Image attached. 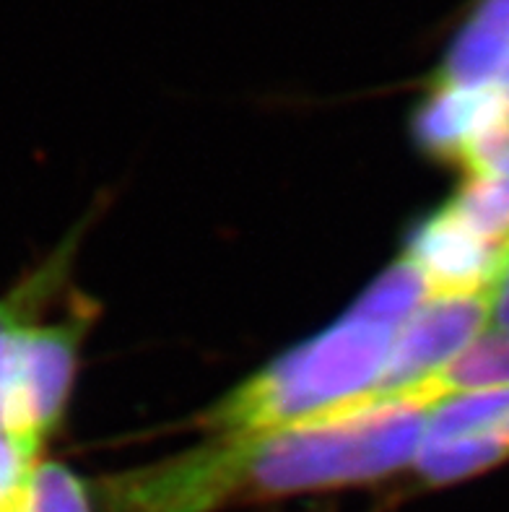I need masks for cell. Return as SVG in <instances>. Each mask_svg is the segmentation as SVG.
Wrapping results in <instances>:
<instances>
[{
    "instance_id": "1",
    "label": "cell",
    "mask_w": 509,
    "mask_h": 512,
    "mask_svg": "<svg viewBox=\"0 0 509 512\" xmlns=\"http://www.w3.org/2000/svg\"><path fill=\"white\" fill-rule=\"evenodd\" d=\"M432 406L356 403L348 411L258 435H229L104 481L110 512H216L260 497L341 487L416 461Z\"/></svg>"
},
{
    "instance_id": "2",
    "label": "cell",
    "mask_w": 509,
    "mask_h": 512,
    "mask_svg": "<svg viewBox=\"0 0 509 512\" xmlns=\"http://www.w3.org/2000/svg\"><path fill=\"white\" fill-rule=\"evenodd\" d=\"M398 328L351 310L341 323L265 367L221 398L206 427L229 435H258L341 414L380 383Z\"/></svg>"
},
{
    "instance_id": "3",
    "label": "cell",
    "mask_w": 509,
    "mask_h": 512,
    "mask_svg": "<svg viewBox=\"0 0 509 512\" xmlns=\"http://www.w3.org/2000/svg\"><path fill=\"white\" fill-rule=\"evenodd\" d=\"M507 458L509 388L465 390L432 403L416 453V466L426 481L468 479Z\"/></svg>"
},
{
    "instance_id": "4",
    "label": "cell",
    "mask_w": 509,
    "mask_h": 512,
    "mask_svg": "<svg viewBox=\"0 0 509 512\" xmlns=\"http://www.w3.org/2000/svg\"><path fill=\"white\" fill-rule=\"evenodd\" d=\"M486 325V292L432 297L398 331L377 388L356 403L403 401L408 390L437 377L465 349H471Z\"/></svg>"
},
{
    "instance_id": "5",
    "label": "cell",
    "mask_w": 509,
    "mask_h": 512,
    "mask_svg": "<svg viewBox=\"0 0 509 512\" xmlns=\"http://www.w3.org/2000/svg\"><path fill=\"white\" fill-rule=\"evenodd\" d=\"M84 325H21L13 336L3 429L42 437L58 424L76 370V349Z\"/></svg>"
},
{
    "instance_id": "6",
    "label": "cell",
    "mask_w": 509,
    "mask_h": 512,
    "mask_svg": "<svg viewBox=\"0 0 509 512\" xmlns=\"http://www.w3.org/2000/svg\"><path fill=\"white\" fill-rule=\"evenodd\" d=\"M502 250L478 237L445 206L416 229L406 258L419 268L432 297H455L484 294Z\"/></svg>"
},
{
    "instance_id": "7",
    "label": "cell",
    "mask_w": 509,
    "mask_h": 512,
    "mask_svg": "<svg viewBox=\"0 0 509 512\" xmlns=\"http://www.w3.org/2000/svg\"><path fill=\"white\" fill-rule=\"evenodd\" d=\"M504 102L491 86L437 84L416 117V136L429 154L463 162L476 141L504 120Z\"/></svg>"
},
{
    "instance_id": "8",
    "label": "cell",
    "mask_w": 509,
    "mask_h": 512,
    "mask_svg": "<svg viewBox=\"0 0 509 512\" xmlns=\"http://www.w3.org/2000/svg\"><path fill=\"white\" fill-rule=\"evenodd\" d=\"M481 388H509V333H489L465 349L437 377L408 390V401L437 403L439 398Z\"/></svg>"
},
{
    "instance_id": "9",
    "label": "cell",
    "mask_w": 509,
    "mask_h": 512,
    "mask_svg": "<svg viewBox=\"0 0 509 512\" xmlns=\"http://www.w3.org/2000/svg\"><path fill=\"white\" fill-rule=\"evenodd\" d=\"M452 214L491 245L509 242V164L468 177L460 193L447 203Z\"/></svg>"
},
{
    "instance_id": "10",
    "label": "cell",
    "mask_w": 509,
    "mask_h": 512,
    "mask_svg": "<svg viewBox=\"0 0 509 512\" xmlns=\"http://www.w3.org/2000/svg\"><path fill=\"white\" fill-rule=\"evenodd\" d=\"M429 299H432V292H429V284L424 281L421 271L411 260L403 258L369 286L354 310L361 312L364 318H372L400 331Z\"/></svg>"
},
{
    "instance_id": "11",
    "label": "cell",
    "mask_w": 509,
    "mask_h": 512,
    "mask_svg": "<svg viewBox=\"0 0 509 512\" xmlns=\"http://www.w3.org/2000/svg\"><path fill=\"white\" fill-rule=\"evenodd\" d=\"M13 512H89L84 484L58 463H37Z\"/></svg>"
},
{
    "instance_id": "12",
    "label": "cell",
    "mask_w": 509,
    "mask_h": 512,
    "mask_svg": "<svg viewBox=\"0 0 509 512\" xmlns=\"http://www.w3.org/2000/svg\"><path fill=\"white\" fill-rule=\"evenodd\" d=\"M37 437L16 435L0 427V512H13L26 479L37 466Z\"/></svg>"
},
{
    "instance_id": "13",
    "label": "cell",
    "mask_w": 509,
    "mask_h": 512,
    "mask_svg": "<svg viewBox=\"0 0 509 512\" xmlns=\"http://www.w3.org/2000/svg\"><path fill=\"white\" fill-rule=\"evenodd\" d=\"M489 302V325L494 333H509V242L499 255L497 271L486 286Z\"/></svg>"
},
{
    "instance_id": "14",
    "label": "cell",
    "mask_w": 509,
    "mask_h": 512,
    "mask_svg": "<svg viewBox=\"0 0 509 512\" xmlns=\"http://www.w3.org/2000/svg\"><path fill=\"white\" fill-rule=\"evenodd\" d=\"M468 24L478 26L481 32L509 47V0H478Z\"/></svg>"
}]
</instances>
